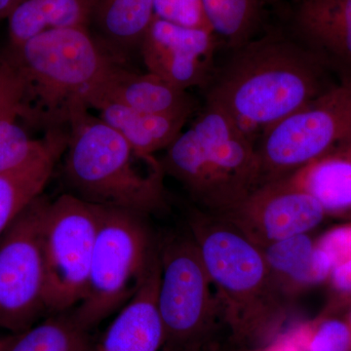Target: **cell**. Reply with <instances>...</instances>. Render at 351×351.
Returning a JSON list of instances; mask_svg holds the SVG:
<instances>
[{
	"label": "cell",
	"instance_id": "cell-1",
	"mask_svg": "<svg viewBox=\"0 0 351 351\" xmlns=\"http://www.w3.org/2000/svg\"><path fill=\"white\" fill-rule=\"evenodd\" d=\"M329 69L295 38L267 34L232 50L205 89L252 140L335 83Z\"/></svg>",
	"mask_w": 351,
	"mask_h": 351
},
{
	"label": "cell",
	"instance_id": "cell-2",
	"mask_svg": "<svg viewBox=\"0 0 351 351\" xmlns=\"http://www.w3.org/2000/svg\"><path fill=\"white\" fill-rule=\"evenodd\" d=\"M186 228L233 345L256 348L282 335L292 302L277 287L262 249L223 219L193 206L186 215Z\"/></svg>",
	"mask_w": 351,
	"mask_h": 351
},
{
	"label": "cell",
	"instance_id": "cell-3",
	"mask_svg": "<svg viewBox=\"0 0 351 351\" xmlns=\"http://www.w3.org/2000/svg\"><path fill=\"white\" fill-rule=\"evenodd\" d=\"M3 54L24 87L20 120L45 132L89 110L90 97L117 63L85 27L50 29Z\"/></svg>",
	"mask_w": 351,
	"mask_h": 351
},
{
	"label": "cell",
	"instance_id": "cell-4",
	"mask_svg": "<svg viewBox=\"0 0 351 351\" xmlns=\"http://www.w3.org/2000/svg\"><path fill=\"white\" fill-rule=\"evenodd\" d=\"M193 206L221 217L261 186L257 143L221 108L204 107L160 157Z\"/></svg>",
	"mask_w": 351,
	"mask_h": 351
},
{
	"label": "cell",
	"instance_id": "cell-5",
	"mask_svg": "<svg viewBox=\"0 0 351 351\" xmlns=\"http://www.w3.org/2000/svg\"><path fill=\"white\" fill-rule=\"evenodd\" d=\"M63 158L64 184L80 199L147 217L167 207L166 176L159 159L137 154L89 110L69 123Z\"/></svg>",
	"mask_w": 351,
	"mask_h": 351
},
{
	"label": "cell",
	"instance_id": "cell-6",
	"mask_svg": "<svg viewBox=\"0 0 351 351\" xmlns=\"http://www.w3.org/2000/svg\"><path fill=\"white\" fill-rule=\"evenodd\" d=\"M147 216L99 206L98 230L86 291L73 315L92 331L131 301L158 258V235Z\"/></svg>",
	"mask_w": 351,
	"mask_h": 351
},
{
	"label": "cell",
	"instance_id": "cell-7",
	"mask_svg": "<svg viewBox=\"0 0 351 351\" xmlns=\"http://www.w3.org/2000/svg\"><path fill=\"white\" fill-rule=\"evenodd\" d=\"M158 311L162 351H209L223 325L218 301L195 240L186 232L158 237Z\"/></svg>",
	"mask_w": 351,
	"mask_h": 351
},
{
	"label": "cell",
	"instance_id": "cell-8",
	"mask_svg": "<svg viewBox=\"0 0 351 351\" xmlns=\"http://www.w3.org/2000/svg\"><path fill=\"white\" fill-rule=\"evenodd\" d=\"M351 142V78H343L257 142L261 184L293 174L307 163Z\"/></svg>",
	"mask_w": 351,
	"mask_h": 351
},
{
	"label": "cell",
	"instance_id": "cell-9",
	"mask_svg": "<svg viewBox=\"0 0 351 351\" xmlns=\"http://www.w3.org/2000/svg\"><path fill=\"white\" fill-rule=\"evenodd\" d=\"M49 202L39 195L0 237V329L10 334L48 313L43 232Z\"/></svg>",
	"mask_w": 351,
	"mask_h": 351
},
{
	"label": "cell",
	"instance_id": "cell-10",
	"mask_svg": "<svg viewBox=\"0 0 351 351\" xmlns=\"http://www.w3.org/2000/svg\"><path fill=\"white\" fill-rule=\"evenodd\" d=\"M98 218L99 206L71 193L50 200L43 232L48 313L69 311L82 301Z\"/></svg>",
	"mask_w": 351,
	"mask_h": 351
},
{
	"label": "cell",
	"instance_id": "cell-11",
	"mask_svg": "<svg viewBox=\"0 0 351 351\" xmlns=\"http://www.w3.org/2000/svg\"><path fill=\"white\" fill-rule=\"evenodd\" d=\"M218 218L234 226L260 248H265L313 232L327 217L308 193L280 179L261 184Z\"/></svg>",
	"mask_w": 351,
	"mask_h": 351
},
{
	"label": "cell",
	"instance_id": "cell-12",
	"mask_svg": "<svg viewBox=\"0 0 351 351\" xmlns=\"http://www.w3.org/2000/svg\"><path fill=\"white\" fill-rule=\"evenodd\" d=\"M218 40L209 29L182 27L154 16L140 54L147 73L189 91L206 87L211 80Z\"/></svg>",
	"mask_w": 351,
	"mask_h": 351
},
{
	"label": "cell",
	"instance_id": "cell-13",
	"mask_svg": "<svg viewBox=\"0 0 351 351\" xmlns=\"http://www.w3.org/2000/svg\"><path fill=\"white\" fill-rule=\"evenodd\" d=\"M295 39L338 80L351 78V0H302Z\"/></svg>",
	"mask_w": 351,
	"mask_h": 351
},
{
	"label": "cell",
	"instance_id": "cell-14",
	"mask_svg": "<svg viewBox=\"0 0 351 351\" xmlns=\"http://www.w3.org/2000/svg\"><path fill=\"white\" fill-rule=\"evenodd\" d=\"M101 101L119 104L138 112L193 117L197 101L186 90L151 73H138L114 63L90 97L89 108Z\"/></svg>",
	"mask_w": 351,
	"mask_h": 351
},
{
	"label": "cell",
	"instance_id": "cell-15",
	"mask_svg": "<svg viewBox=\"0 0 351 351\" xmlns=\"http://www.w3.org/2000/svg\"><path fill=\"white\" fill-rule=\"evenodd\" d=\"M160 276L158 254L142 287L122 307L94 351H162L164 332L157 302Z\"/></svg>",
	"mask_w": 351,
	"mask_h": 351
},
{
	"label": "cell",
	"instance_id": "cell-16",
	"mask_svg": "<svg viewBox=\"0 0 351 351\" xmlns=\"http://www.w3.org/2000/svg\"><path fill=\"white\" fill-rule=\"evenodd\" d=\"M41 154L12 170L0 173V237L29 204L43 195L69 142V128L49 130Z\"/></svg>",
	"mask_w": 351,
	"mask_h": 351
},
{
	"label": "cell",
	"instance_id": "cell-17",
	"mask_svg": "<svg viewBox=\"0 0 351 351\" xmlns=\"http://www.w3.org/2000/svg\"><path fill=\"white\" fill-rule=\"evenodd\" d=\"M154 17V0H94L90 27L108 56L126 66L134 53H140Z\"/></svg>",
	"mask_w": 351,
	"mask_h": 351
},
{
	"label": "cell",
	"instance_id": "cell-18",
	"mask_svg": "<svg viewBox=\"0 0 351 351\" xmlns=\"http://www.w3.org/2000/svg\"><path fill=\"white\" fill-rule=\"evenodd\" d=\"M316 200L327 218L351 221V142L283 178Z\"/></svg>",
	"mask_w": 351,
	"mask_h": 351
},
{
	"label": "cell",
	"instance_id": "cell-19",
	"mask_svg": "<svg viewBox=\"0 0 351 351\" xmlns=\"http://www.w3.org/2000/svg\"><path fill=\"white\" fill-rule=\"evenodd\" d=\"M261 249L274 282L290 302L307 289L329 281L331 263L318 248L311 233Z\"/></svg>",
	"mask_w": 351,
	"mask_h": 351
},
{
	"label": "cell",
	"instance_id": "cell-20",
	"mask_svg": "<svg viewBox=\"0 0 351 351\" xmlns=\"http://www.w3.org/2000/svg\"><path fill=\"white\" fill-rule=\"evenodd\" d=\"M99 117L119 132L134 151L152 156L165 151L184 131L189 119L184 115L138 112L119 104L101 101L93 108Z\"/></svg>",
	"mask_w": 351,
	"mask_h": 351
},
{
	"label": "cell",
	"instance_id": "cell-21",
	"mask_svg": "<svg viewBox=\"0 0 351 351\" xmlns=\"http://www.w3.org/2000/svg\"><path fill=\"white\" fill-rule=\"evenodd\" d=\"M94 0H20L8 23V46L15 48L50 29H90Z\"/></svg>",
	"mask_w": 351,
	"mask_h": 351
},
{
	"label": "cell",
	"instance_id": "cell-22",
	"mask_svg": "<svg viewBox=\"0 0 351 351\" xmlns=\"http://www.w3.org/2000/svg\"><path fill=\"white\" fill-rule=\"evenodd\" d=\"M90 332L69 309L51 313L25 331L0 337V351H93L96 343Z\"/></svg>",
	"mask_w": 351,
	"mask_h": 351
},
{
	"label": "cell",
	"instance_id": "cell-23",
	"mask_svg": "<svg viewBox=\"0 0 351 351\" xmlns=\"http://www.w3.org/2000/svg\"><path fill=\"white\" fill-rule=\"evenodd\" d=\"M212 31L232 50L254 38L260 0H202Z\"/></svg>",
	"mask_w": 351,
	"mask_h": 351
},
{
	"label": "cell",
	"instance_id": "cell-24",
	"mask_svg": "<svg viewBox=\"0 0 351 351\" xmlns=\"http://www.w3.org/2000/svg\"><path fill=\"white\" fill-rule=\"evenodd\" d=\"M290 332L304 351H351V328L341 313L325 309Z\"/></svg>",
	"mask_w": 351,
	"mask_h": 351
},
{
	"label": "cell",
	"instance_id": "cell-25",
	"mask_svg": "<svg viewBox=\"0 0 351 351\" xmlns=\"http://www.w3.org/2000/svg\"><path fill=\"white\" fill-rule=\"evenodd\" d=\"M18 120L15 117L0 119V173L27 162L41 154L49 144V131L43 138H32L18 124Z\"/></svg>",
	"mask_w": 351,
	"mask_h": 351
},
{
	"label": "cell",
	"instance_id": "cell-26",
	"mask_svg": "<svg viewBox=\"0 0 351 351\" xmlns=\"http://www.w3.org/2000/svg\"><path fill=\"white\" fill-rule=\"evenodd\" d=\"M154 13L175 25L212 31L202 0H154Z\"/></svg>",
	"mask_w": 351,
	"mask_h": 351
},
{
	"label": "cell",
	"instance_id": "cell-27",
	"mask_svg": "<svg viewBox=\"0 0 351 351\" xmlns=\"http://www.w3.org/2000/svg\"><path fill=\"white\" fill-rule=\"evenodd\" d=\"M24 87L18 71L10 60L0 54V119L15 117L20 120Z\"/></svg>",
	"mask_w": 351,
	"mask_h": 351
},
{
	"label": "cell",
	"instance_id": "cell-28",
	"mask_svg": "<svg viewBox=\"0 0 351 351\" xmlns=\"http://www.w3.org/2000/svg\"><path fill=\"white\" fill-rule=\"evenodd\" d=\"M316 245L335 267L351 258V221L330 228L316 239Z\"/></svg>",
	"mask_w": 351,
	"mask_h": 351
},
{
	"label": "cell",
	"instance_id": "cell-29",
	"mask_svg": "<svg viewBox=\"0 0 351 351\" xmlns=\"http://www.w3.org/2000/svg\"><path fill=\"white\" fill-rule=\"evenodd\" d=\"M335 299L325 309L341 313L351 306V258L335 267L329 278Z\"/></svg>",
	"mask_w": 351,
	"mask_h": 351
},
{
	"label": "cell",
	"instance_id": "cell-30",
	"mask_svg": "<svg viewBox=\"0 0 351 351\" xmlns=\"http://www.w3.org/2000/svg\"><path fill=\"white\" fill-rule=\"evenodd\" d=\"M232 351H304L297 343L294 336L290 331L283 332L282 335L265 345L256 346V348H237Z\"/></svg>",
	"mask_w": 351,
	"mask_h": 351
},
{
	"label": "cell",
	"instance_id": "cell-31",
	"mask_svg": "<svg viewBox=\"0 0 351 351\" xmlns=\"http://www.w3.org/2000/svg\"><path fill=\"white\" fill-rule=\"evenodd\" d=\"M20 0H0V24L8 19L13 9L19 3Z\"/></svg>",
	"mask_w": 351,
	"mask_h": 351
},
{
	"label": "cell",
	"instance_id": "cell-32",
	"mask_svg": "<svg viewBox=\"0 0 351 351\" xmlns=\"http://www.w3.org/2000/svg\"><path fill=\"white\" fill-rule=\"evenodd\" d=\"M345 316L346 318V320H348V324H350V326L351 328V306L348 307V309H346V313H345Z\"/></svg>",
	"mask_w": 351,
	"mask_h": 351
},
{
	"label": "cell",
	"instance_id": "cell-33",
	"mask_svg": "<svg viewBox=\"0 0 351 351\" xmlns=\"http://www.w3.org/2000/svg\"><path fill=\"white\" fill-rule=\"evenodd\" d=\"M209 351H226L223 350V348H219V346H216V348H212L211 350Z\"/></svg>",
	"mask_w": 351,
	"mask_h": 351
},
{
	"label": "cell",
	"instance_id": "cell-34",
	"mask_svg": "<svg viewBox=\"0 0 351 351\" xmlns=\"http://www.w3.org/2000/svg\"><path fill=\"white\" fill-rule=\"evenodd\" d=\"M277 1V0H260V2H274Z\"/></svg>",
	"mask_w": 351,
	"mask_h": 351
},
{
	"label": "cell",
	"instance_id": "cell-35",
	"mask_svg": "<svg viewBox=\"0 0 351 351\" xmlns=\"http://www.w3.org/2000/svg\"><path fill=\"white\" fill-rule=\"evenodd\" d=\"M94 351V350H93Z\"/></svg>",
	"mask_w": 351,
	"mask_h": 351
}]
</instances>
